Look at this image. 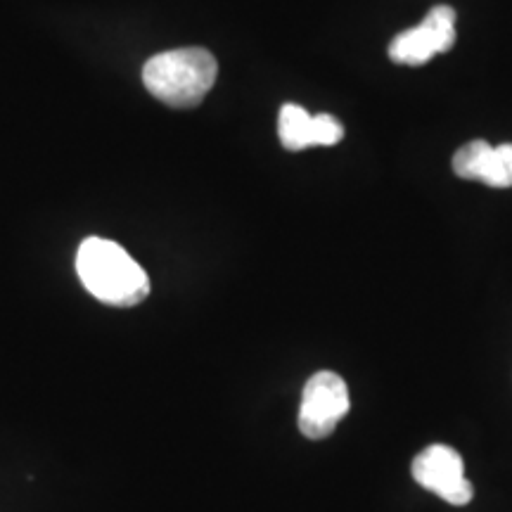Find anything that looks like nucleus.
<instances>
[{
  "label": "nucleus",
  "mask_w": 512,
  "mask_h": 512,
  "mask_svg": "<svg viewBox=\"0 0 512 512\" xmlns=\"http://www.w3.org/2000/svg\"><path fill=\"white\" fill-rule=\"evenodd\" d=\"M453 171L489 188H512V143L491 147L486 140H470L453 155Z\"/></svg>",
  "instance_id": "obj_6"
},
{
  "label": "nucleus",
  "mask_w": 512,
  "mask_h": 512,
  "mask_svg": "<svg viewBox=\"0 0 512 512\" xmlns=\"http://www.w3.org/2000/svg\"><path fill=\"white\" fill-rule=\"evenodd\" d=\"M453 46H456V10L448 5H434L422 24L394 36V41L389 43V57L396 64L418 67L430 62L434 55L448 53Z\"/></svg>",
  "instance_id": "obj_4"
},
{
  "label": "nucleus",
  "mask_w": 512,
  "mask_h": 512,
  "mask_svg": "<svg viewBox=\"0 0 512 512\" xmlns=\"http://www.w3.org/2000/svg\"><path fill=\"white\" fill-rule=\"evenodd\" d=\"M349 413L347 382L337 373L323 370L306 382L299 406V432L309 439H325Z\"/></svg>",
  "instance_id": "obj_3"
},
{
  "label": "nucleus",
  "mask_w": 512,
  "mask_h": 512,
  "mask_svg": "<svg viewBox=\"0 0 512 512\" xmlns=\"http://www.w3.org/2000/svg\"><path fill=\"white\" fill-rule=\"evenodd\" d=\"M219 64L204 48H181L159 53L145 62V88L176 110H190L207 98L214 88Z\"/></svg>",
  "instance_id": "obj_2"
},
{
  "label": "nucleus",
  "mask_w": 512,
  "mask_h": 512,
  "mask_svg": "<svg viewBox=\"0 0 512 512\" xmlns=\"http://www.w3.org/2000/svg\"><path fill=\"white\" fill-rule=\"evenodd\" d=\"M413 479L451 505H467L475 496V489L465 479L463 458L456 448L444 444L427 446L415 456Z\"/></svg>",
  "instance_id": "obj_5"
},
{
  "label": "nucleus",
  "mask_w": 512,
  "mask_h": 512,
  "mask_svg": "<svg viewBox=\"0 0 512 512\" xmlns=\"http://www.w3.org/2000/svg\"><path fill=\"white\" fill-rule=\"evenodd\" d=\"M278 136L285 150L299 152L313 145H337L344 138V126L332 114L311 117L304 107L287 102L278 114Z\"/></svg>",
  "instance_id": "obj_7"
},
{
  "label": "nucleus",
  "mask_w": 512,
  "mask_h": 512,
  "mask_svg": "<svg viewBox=\"0 0 512 512\" xmlns=\"http://www.w3.org/2000/svg\"><path fill=\"white\" fill-rule=\"evenodd\" d=\"M83 287L110 306H136L150 294V278L117 242L88 238L76 252Z\"/></svg>",
  "instance_id": "obj_1"
}]
</instances>
